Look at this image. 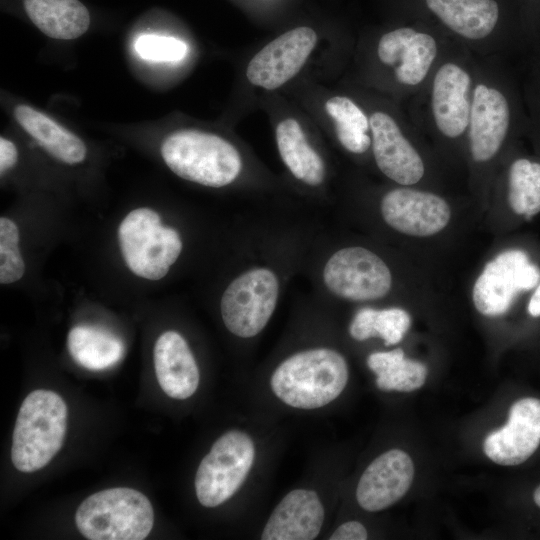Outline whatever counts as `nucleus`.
Returning a JSON list of instances; mask_svg holds the SVG:
<instances>
[{
    "label": "nucleus",
    "instance_id": "obj_1",
    "mask_svg": "<svg viewBox=\"0 0 540 540\" xmlns=\"http://www.w3.org/2000/svg\"><path fill=\"white\" fill-rule=\"evenodd\" d=\"M349 378L345 358L330 348L297 352L274 370L270 386L285 404L298 409H315L335 400Z\"/></svg>",
    "mask_w": 540,
    "mask_h": 540
},
{
    "label": "nucleus",
    "instance_id": "obj_2",
    "mask_svg": "<svg viewBox=\"0 0 540 540\" xmlns=\"http://www.w3.org/2000/svg\"><path fill=\"white\" fill-rule=\"evenodd\" d=\"M68 411L54 391L39 389L22 402L15 422L11 460L25 473L45 467L61 449L67 430Z\"/></svg>",
    "mask_w": 540,
    "mask_h": 540
},
{
    "label": "nucleus",
    "instance_id": "obj_3",
    "mask_svg": "<svg viewBox=\"0 0 540 540\" xmlns=\"http://www.w3.org/2000/svg\"><path fill=\"white\" fill-rule=\"evenodd\" d=\"M75 523L89 540H142L153 528L154 510L143 493L110 488L87 497L76 511Z\"/></svg>",
    "mask_w": 540,
    "mask_h": 540
},
{
    "label": "nucleus",
    "instance_id": "obj_4",
    "mask_svg": "<svg viewBox=\"0 0 540 540\" xmlns=\"http://www.w3.org/2000/svg\"><path fill=\"white\" fill-rule=\"evenodd\" d=\"M161 154L176 175L208 187L232 183L242 169L240 154L230 142L198 130L172 133L163 142Z\"/></svg>",
    "mask_w": 540,
    "mask_h": 540
},
{
    "label": "nucleus",
    "instance_id": "obj_5",
    "mask_svg": "<svg viewBox=\"0 0 540 540\" xmlns=\"http://www.w3.org/2000/svg\"><path fill=\"white\" fill-rule=\"evenodd\" d=\"M255 458L253 440L239 430L224 433L201 460L195 492L204 507L212 508L231 498L245 481Z\"/></svg>",
    "mask_w": 540,
    "mask_h": 540
},
{
    "label": "nucleus",
    "instance_id": "obj_6",
    "mask_svg": "<svg viewBox=\"0 0 540 540\" xmlns=\"http://www.w3.org/2000/svg\"><path fill=\"white\" fill-rule=\"evenodd\" d=\"M279 297V280L267 267L248 269L224 290L220 311L226 328L241 338L259 334L273 315Z\"/></svg>",
    "mask_w": 540,
    "mask_h": 540
},
{
    "label": "nucleus",
    "instance_id": "obj_7",
    "mask_svg": "<svg viewBox=\"0 0 540 540\" xmlns=\"http://www.w3.org/2000/svg\"><path fill=\"white\" fill-rule=\"evenodd\" d=\"M322 278L329 292L352 301L382 298L392 285L386 263L374 252L360 246L334 252L324 265Z\"/></svg>",
    "mask_w": 540,
    "mask_h": 540
},
{
    "label": "nucleus",
    "instance_id": "obj_8",
    "mask_svg": "<svg viewBox=\"0 0 540 540\" xmlns=\"http://www.w3.org/2000/svg\"><path fill=\"white\" fill-rule=\"evenodd\" d=\"M540 280V269L519 249L500 253L484 267L473 287L477 311L486 316L506 313L516 296L534 288Z\"/></svg>",
    "mask_w": 540,
    "mask_h": 540
},
{
    "label": "nucleus",
    "instance_id": "obj_9",
    "mask_svg": "<svg viewBox=\"0 0 540 540\" xmlns=\"http://www.w3.org/2000/svg\"><path fill=\"white\" fill-rule=\"evenodd\" d=\"M316 42L317 34L310 27L283 33L251 59L246 70L248 81L266 90L279 88L302 69Z\"/></svg>",
    "mask_w": 540,
    "mask_h": 540
},
{
    "label": "nucleus",
    "instance_id": "obj_10",
    "mask_svg": "<svg viewBox=\"0 0 540 540\" xmlns=\"http://www.w3.org/2000/svg\"><path fill=\"white\" fill-rule=\"evenodd\" d=\"M540 445V399L522 398L510 408L507 423L484 440L485 455L493 462L514 466L525 462Z\"/></svg>",
    "mask_w": 540,
    "mask_h": 540
},
{
    "label": "nucleus",
    "instance_id": "obj_11",
    "mask_svg": "<svg viewBox=\"0 0 540 540\" xmlns=\"http://www.w3.org/2000/svg\"><path fill=\"white\" fill-rule=\"evenodd\" d=\"M381 213L393 229L411 236H430L449 222L451 211L441 197L408 188L389 191L381 201Z\"/></svg>",
    "mask_w": 540,
    "mask_h": 540
},
{
    "label": "nucleus",
    "instance_id": "obj_12",
    "mask_svg": "<svg viewBox=\"0 0 540 540\" xmlns=\"http://www.w3.org/2000/svg\"><path fill=\"white\" fill-rule=\"evenodd\" d=\"M413 477L410 456L400 449L388 450L375 458L361 475L356 500L366 511L384 510L407 493Z\"/></svg>",
    "mask_w": 540,
    "mask_h": 540
},
{
    "label": "nucleus",
    "instance_id": "obj_13",
    "mask_svg": "<svg viewBox=\"0 0 540 540\" xmlns=\"http://www.w3.org/2000/svg\"><path fill=\"white\" fill-rule=\"evenodd\" d=\"M377 54L383 64L394 68L398 82L413 86L427 75L437 55V42L429 33L399 27L381 36Z\"/></svg>",
    "mask_w": 540,
    "mask_h": 540
},
{
    "label": "nucleus",
    "instance_id": "obj_14",
    "mask_svg": "<svg viewBox=\"0 0 540 540\" xmlns=\"http://www.w3.org/2000/svg\"><path fill=\"white\" fill-rule=\"evenodd\" d=\"M369 122L373 154L380 171L401 185L417 183L424 174L423 161L396 121L387 113L377 111Z\"/></svg>",
    "mask_w": 540,
    "mask_h": 540
},
{
    "label": "nucleus",
    "instance_id": "obj_15",
    "mask_svg": "<svg viewBox=\"0 0 540 540\" xmlns=\"http://www.w3.org/2000/svg\"><path fill=\"white\" fill-rule=\"evenodd\" d=\"M510 125V108L498 90L478 84L473 91L469 118V139L472 157L485 162L500 149Z\"/></svg>",
    "mask_w": 540,
    "mask_h": 540
},
{
    "label": "nucleus",
    "instance_id": "obj_16",
    "mask_svg": "<svg viewBox=\"0 0 540 540\" xmlns=\"http://www.w3.org/2000/svg\"><path fill=\"white\" fill-rule=\"evenodd\" d=\"M324 508L313 490L294 489L285 495L267 520L263 540H312L322 528Z\"/></svg>",
    "mask_w": 540,
    "mask_h": 540
},
{
    "label": "nucleus",
    "instance_id": "obj_17",
    "mask_svg": "<svg viewBox=\"0 0 540 540\" xmlns=\"http://www.w3.org/2000/svg\"><path fill=\"white\" fill-rule=\"evenodd\" d=\"M471 77L457 64H443L432 87V112L437 128L449 138L460 136L469 125Z\"/></svg>",
    "mask_w": 540,
    "mask_h": 540
},
{
    "label": "nucleus",
    "instance_id": "obj_18",
    "mask_svg": "<svg viewBox=\"0 0 540 540\" xmlns=\"http://www.w3.org/2000/svg\"><path fill=\"white\" fill-rule=\"evenodd\" d=\"M154 367L161 389L174 399H186L198 388L199 369L195 358L181 334L166 331L157 339Z\"/></svg>",
    "mask_w": 540,
    "mask_h": 540
},
{
    "label": "nucleus",
    "instance_id": "obj_19",
    "mask_svg": "<svg viewBox=\"0 0 540 540\" xmlns=\"http://www.w3.org/2000/svg\"><path fill=\"white\" fill-rule=\"evenodd\" d=\"M421 5L450 31L469 40L488 37L502 17L499 0H421Z\"/></svg>",
    "mask_w": 540,
    "mask_h": 540
},
{
    "label": "nucleus",
    "instance_id": "obj_20",
    "mask_svg": "<svg viewBox=\"0 0 540 540\" xmlns=\"http://www.w3.org/2000/svg\"><path fill=\"white\" fill-rule=\"evenodd\" d=\"M24 6L31 21L51 38L75 39L90 25L89 12L79 0H24Z\"/></svg>",
    "mask_w": 540,
    "mask_h": 540
},
{
    "label": "nucleus",
    "instance_id": "obj_21",
    "mask_svg": "<svg viewBox=\"0 0 540 540\" xmlns=\"http://www.w3.org/2000/svg\"><path fill=\"white\" fill-rule=\"evenodd\" d=\"M279 154L291 174L299 181L318 186L325 178V164L311 147L298 121L282 120L276 127Z\"/></svg>",
    "mask_w": 540,
    "mask_h": 540
},
{
    "label": "nucleus",
    "instance_id": "obj_22",
    "mask_svg": "<svg viewBox=\"0 0 540 540\" xmlns=\"http://www.w3.org/2000/svg\"><path fill=\"white\" fill-rule=\"evenodd\" d=\"M14 115L22 128L55 158L68 164L85 159L82 140L47 115L27 105L17 106Z\"/></svg>",
    "mask_w": 540,
    "mask_h": 540
},
{
    "label": "nucleus",
    "instance_id": "obj_23",
    "mask_svg": "<svg viewBox=\"0 0 540 540\" xmlns=\"http://www.w3.org/2000/svg\"><path fill=\"white\" fill-rule=\"evenodd\" d=\"M72 358L89 370H104L120 361L123 342L107 330L87 325L73 327L67 337Z\"/></svg>",
    "mask_w": 540,
    "mask_h": 540
},
{
    "label": "nucleus",
    "instance_id": "obj_24",
    "mask_svg": "<svg viewBox=\"0 0 540 540\" xmlns=\"http://www.w3.org/2000/svg\"><path fill=\"white\" fill-rule=\"evenodd\" d=\"M367 365L377 375V387L384 391L411 392L422 387L427 377L426 366L405 358L400 348L370 354Z\"/></svg>",
    "mask_w": 540,
    "mask_h": 540
},
{
    "label": "nucleus",
    "instance_id": "obj_25",
    "mask_svg": "<svg viewBox=\"0 0 540 540\" xmlns=\"http://www.w3.org/2000/svg\"><path fill=\"white\" fill-rule=\"evenodd\" d=\"M325 110L333 119L336 136L346 150L355 154L368 150L372 143L368 134L370 122L353 100L345 96H334L325 103Z\"/></svg>",
    "mask_w": 540,
    "mask_h": 540
},
{
    "label": "nucleus",
    "instance_id": "obj_26",
    "mask_svg": "<svg viewBox=\"0 0 540 540\" xmlns=\"http://www.w3.org/2000/svg\"><path fill=\"white\" fill-rule=\"evenodd\" d=\"M508 200L512 210L526 219L540 212V163L525 158L512 163Z\"/></svg>",
    "mask_w": 540,
    "mask_h": 540
},
{
    "label": "nucleus",
    "instance_id": "obj_27",
    "mask_svg": "<svg viewBox=\"0 0 540 540\" xmlns=\"http://www.w3.org/2000/svg\"><path fill=\"white\" fill-rule=\"evenodd\" d=\"M25 273V263L19 249V230L7 217L0 218V282L14 283Z\"/></svg>",
    "mask_w": 540,
    "mask_h": 540
},
{
    "label": "nucleus",
    "instance_id": "obj_28",
    "mask_svg": "<svg viewBox=\"0 0 540 540\" xmlns=\"http://www.w3.org/2000/svg\"><path fill=\"white\" fill-rule=\"evenodd\" d=\"M134 49L139 57L152 62H177L188 53V46L184 41L156 34H143L137 37Z\"/></svg>",
    "mask_w": 540,
    "mask_h": 540
},
{
    "label": "nucleus",
    "instance_id": "obj_29",
    "mask_svg": "<svg viewBox=\"0 0 540 540\" xmlns=\"http://www.w3.org/2000/svg\"><path fill=\"white\" fill-rule=\"evenodd\" d=\"M410 324V315L401 308L373 310L371 321L373 337L382 338L387 346L400 342Z\"/></svg>",
    "mask_w": 540,
    "mask_h": 540
},
{
    "label": "nucleus",
    "instance_id": "obj_30",
    "mask_svg": "<svg viewBox=\"0 0 540 540\" xmlns=\"http://www.w3.org/2000/svg\"><path fill=\"white\" fill-rule=\"evenodd\" d=\"M374 308H362L354 316L350 326V336L357 341L373 337L371 320Z\"/></svg>",
    "mask_w": 540,
    "mask_h": 540
},
{
    "label": "nucleus",
    "instance_id": "obj_31",
    "mask_svg": "<svg viewBox=\"0 0 540 540\" xmlns=\"http://www.w3.org/2000/svg\"><path fill=\"white\" fill-rule=\"evenodd\" d=\"M368 533L363 524L358 521H348L341 524L329 537L330 540H365Z\"/></svg>",
    "mask_w": 540,
    "mask_h": 540
},
{
    "label": "nucleus",
    "instance_id": "obj_32",
    "mask_svg": "<svg viewBox=\"0 0 540 540\" xmlns=\"http://www.w3.org/2000/svg\"><path fill=\"white\" fill-rule=\"evenodd\" d=\"M18 158L16 146L6 138L0 139V171L3 174L14 166Z\"/></svg>",
    "mask_w": 540,
    "mask_h": 540
},
{
    "label": "nucleus",
    "instance_id": "obj_33",
    "mask_svg": "<svg viewBox=\"0 0 540 540\" xmlns=\"http://www.w3.org/2000/svg\"><path fill=\"white\" fill-rule=\"evenodd\" d=\"M528 312L533 317L540 316V284L537 286L535 292L530 298Z\"/></svg>",
    "mask_w": 540,
    "mask_h": 540
},
{
    "label": "nucleus",
    "instance_id": "obj_34",
    "mask_svg": "<svg viewBox=\"0 0 540 540\" xmlns=\"http://www.w3.org/2000/svg\"><path fill=\"white\" fill-rule=\"evenodd\" d=\"M533 499H534L535 504L538 507H540V485L537 486V488L535 489V491L533 493Z\"/></svg>",
    "mask_w": 540,
    "mask_h": 540
}]
</instances>
